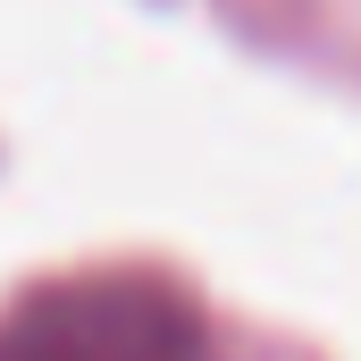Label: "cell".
Returning a JSON list of instances; mask_svg holds the SVG:
<instances>
[{"mask_svg":"<svg viewBox=\"0 0 361 361\" xmlns=\"http://www.w3.org/2000/svg\"><path fill=\"white\" fill-rule=\"evenodd\" d=\"M0 361H210V328L169 277L85 269L0 311Z\"/></svg>","mask_w":361,"mask_h":361,"instance_id":"cell-1","label":"cell"}]
</instances>
